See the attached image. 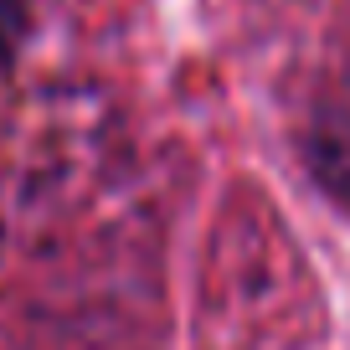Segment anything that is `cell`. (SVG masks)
Listing matches in <instances>:
<instances>
[{
    "label": "cell",
    "mask_w": 350,
    "mask_h": 350,
    "mask_svg": "<svg viewBox=\"0 0 350 350\" xmlns=\"http://www.w3.org/2000/svg\"><path fill=\"white\" fill-rule=\"evenodd\" d=\"M21 26H26V5H21V0H0V62L11 57Z\"/></svg>",
    "instance_id": "6da1fadb"
}]
</instances>
